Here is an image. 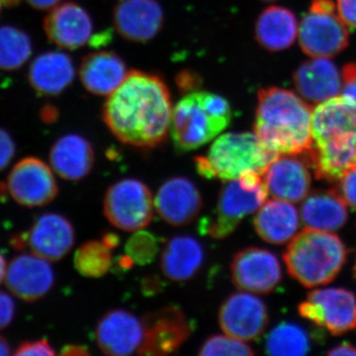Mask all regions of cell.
Returning <instances> with one entry per match:
<instances>
[{
  "mask_svg": "<svg viewBox=\"0 0 356 356\" xmlns=\"http://www.w3.org/2000/svg\"><path fill=\"white\" fill-rule=\"evenodd\" d=\"M172 102L161 77L139 70L107 96L103 120L115 137L129 146L154 149L170 134Z\"/></svg>",
  "mask_w": 356,
  "mask_h": 356,
  "instance_id": "obj_1",
  "label": "cell"
},
{
  "mask_svg": "<svg viewBox=\"0 0 356 356\" xmlns=\"http://www.w3.org/2000/svg\"><path fill=\"white\" fill-rule=\"evenodd\" d=\"M313 145L303 156L318 179L337 182L356 165V103L337 96L316 105Z\"/></svg>",
  "mask_w": 356,
  "mask_h": 356,
  "instance_id": "obj_2",
  "label": "cell"
},
{
  "mask_svg": "<svg viewBox=\"0 0 356 356\" xmlns=\"http://www.w3.org/2000/svg\"><path fill=\"white\" fill-rule=\"evenodd\" d=\"M313 108L301 96L287 89H261L254 133L269 151L278 156L305 154L313 145Z\"/></svg>",
  "mask_w": 356,
  "mask_h": 356,
  "instance_id": "obj_3",
  "label": "cell"
},
{
  "mask_svg": "<svg viewBox=\"0 0 356 356\" xmlns=\"http://www.w3.org/2000/svg\"><path fill=\"white\" fill-rule=\"evenodd\" d=\"M232 121V107L214 92L193 90L173 107L170 135L175 149L194 151L216 139Z\"/></svg>",
  "mask_w": 356,
  "mask_h": 356,
  "instance_id": "obj_4",
  "label": "cell"
},
{
  "mask_svg": "<svg viewBox=\"0 0 356 356\" xmlns=\"http://www.w3.org/2000/svg\"><path fill=\"white\" fill-rule=\"evenodd\" d=\"M346 257L348 250L339 236L307 228L290 241L283 255L290 276L308 288L332 282Z\"/></svg>",
  "mask_w": 356,
  "mask_h": 356,
  "instance_id": "obj_5",
  "label": "cell"
},
{
  "mask_svg": "<svg viewBox=\"0 0 356 356\" xmlns=\"http://www.w3.org/2000/svg\"><path fill=\"white\" fill-rule=\"evenodd\" d=\"M276 156L254 133L231 132L217 137L207 154L196 156L194 161L201 177L229 181L248 172L264 175Z\"/></svg>",
  "mask_w": 356,
  "mask_h": 356,
  "instance_id": "obj_6",
  "label": "cell"
},
{
  "mask_svg": "<svg viewBox=\"0 0 356 356\" xmlns=\"http://www.w3.org/2000/svg\"><path fill=\"white\" fill-rule=\"evenodd\" d=\"M267 196L268 191L261 173L248 172L226 181L220 191L216 208L199 222V232L217 240L228 238L245 217L259 210Z\"/></svg>",
  "mask_w": 356,
  "mask_h": 356,
  "instance_id": "obj_7",
  "label": "cell"
},
{
  "mask_svg": "<svg viewBox=\"0 0 356 356\" xmlns=\"http://www.w3.org/2000/svg\"><path fill=\"white\" fill-rule=\"evenodd\" d=\"M299 46L310 58H332L348 48L350 31L332 0H313L298 33Z\"/></svg>",
  "mask_w": 356,
  "mask_h": 356,
  "instance_id": "obj_8",
  "label": "cell"
},
{
  "mask_svg": "<svg viewBox=\"0 0 356 356\" xmlns=\"http://www.w3.org/2000/svg\"><path fill=\"white\" fill-rule=\"evenodd\" d=\"M103 210L115 228L136 232L146 228L153 220L154 202L144 182L125 178L109 187L103 201Z\"/></svg>",
  "mask_w": 356,
  "mask_h": 356,
  "instance_id": "obj_9",
  "label": "cell"
},
{
  "mask_svg": "<svg viewBox=\"0 0 356 356\" xmlns=\"http://www.w3.org/2000/svg\"><path fill=\"white\" fill-rule=\"evenodd\" d=\"M300 315L334 336L356 329V296L343 288H323L309 293L298 307Z\"/></svg>",
  "mask_w": 356,
  "mask_h": 356,
  "instance_id": "obj_10",
  "label": "cell"
},
{
  "mask_svg": "<svg viewBox=\"0 0 356 356\" xmlns=\"http://www.w3.org/2000/svg\"><path fill=\"white\" fill-rule=\"evenodd\" d=\"M7 193L24 207H42L55 200L58 186L54 170L35 156L20 159L7 177Z\"/></svg>",
  "mask_w": 356,
  "mask_h": 356,
  "instance_id": "obj_11",
  "label": "cell"
},
{
  "mask_svg": "<svg viewBox=\"0 0 356 356\" xmlns=\"http://www.w3.org/2000/svg\"><path fill=\"white\" fill-rule=\"evenodd\" d=\"M143 318L144 341L140 355L163 356L177 353L194 331V324L179 307L149 312Z\"/></svg>",
  "mask_w": 356,
  "mask_h": 356,
  "instance_id": "obj_12",
  "label": "cell"
},
{
  "mask_svg": "<svg viewBox=\"0 0 356 356\" xmlns=\"http://www.w3.org/2000/svg\"><path fill=\"white\" fill-rule=\"evenodd\" d=\"M232 280L238 289L254 294H269L280 285L282 268L280 259L266 248L250 247L234 255Z\"/></svg>",
  "mask_w": 356,
  "mask_h": 356,
  "instance_id": "obj_13",
  "label": "cell"
},
{
  "mask_svg": "<svg viewBox=\"0 0 356 356\" xmlns=\"http://www.w3.org/2000/svg\"><path fill=\"white\" fill-rule=\"evenodd\" d=\"M220 327L225 334L243 341H252L266 332L268 310L261 298L250 292L229 295L218 314Z\"/></svg>",
  "mask_w": 356,
  "mask_h": 356,
  "instance_id": "obj_14",
  "label": "cell"
},
{
  "mask_svg": "<svg viewBox=\"0 0 356 356\" xmlns=\"http://www.w3.org/2000/svg\"><path fill=\"white\" fill-rule=\"evenodd\" d=\"M144 332L143 318L124 309H113L98 321L96 343L105 355H131L139 353Z\"/></svg>",
  "mask_w": 356,
  "mask_h": 356,
  "instance_id": "obj_15",
  "label": "cell"
},
{
  "mask_svg": "<svg viewBox=\"0 0 356 356\" xmlns=\"http://www.w3.org/2000/svg\"><path fill=\"white\" fill-rule=\"evenodd\" d=\"M308 161L303 154H280L264 170V182L275 199L298 203L307 197L311 188Z\"/></svg>",
  "mask_w": 356,
  "mask_h": 356,
  "instance_id": "obj_16",
  "label": "cell"
},
{
  "mask_svg": "<svg viewBox=\"0 0 356 356\" xmlns=\"http://www.w3.org/2000/svg\"><path fill=\"white\" fill-rule=\"evenodd\" d=\"M159 216L172 226H185L193 222L203 208L200 191L184 177L168 178L159 186L154 197Z\"/></svg>",
  "mask_w": 356,
  "mask_h": 356,
  "instance_id": "obj_17",
  "label": "cell"
},
{
  "mask_svg": "<svg viewBox=\"0 0 356 356\" xmlns=\"http://www.w3.org/2000/svg\"><path fill=\"white\" fill-rule=\"evenodd\" d=\"M7 289L14 296L25 302L43 298L55 283V273L50 262L38 255L19 254L7 266Z\"/></svg>",
  "mask_w": 356,
  "mask_h": 356,
  "instance_id": "obj_18",
  "label": "cell"
},
{
  "mask_svg": "<svg viewBox=\"0 0 356 356\" xmlns=\"http://www.w3.org/2000/svg\"><path fill=\"white\" fill-rule=\"evenodd\" d=\"M44 30L51 43L64 50L83 48L93 36V21L76 2H64L51 9L44 20Z\"/></svg>",
  "mask_w": 356,
  "mask_h": 356,
  "instance_id": "obj_19",
  "label": "cell"
},
{
  "mask_svg": "<svg viewBox=\"0 0 356 356\" xmlns=\"http://www.w3.org/2000/svg\"><path fill=\"white\" fill-rule=\"evenodd\" d=\"M163 22V7L156 0H120L114 8L115 29L124 39L135 43L153 40Z\"/></svg>",
  "mask_w": 356,
  "mask_h": 356,
  "instance_id": "obj_20",
  "label": "cell"
},
{
  "mask_svg": "<svg viewBox=\"0 0 356 356\" xmlns=\"http://www.w3.org/2000/svg\"><path fill=\"white\" fill-rule=\"evenodd\" d=\"M26 236L33 254L49 261H60L76 243L72 222L58 213H44L37 218Z\"/></svg>",
  "mask_w": 356,
  "mask_h": 356,
  "instance_id": "obj_21",
  "label": "cell"
},
{
  "mask_svg": "<svg viewBox=\"0 0 356 356\" xmlns=\"http://www.w3.org/2000/svg\"><path fill=\"white\" fill-rule=\"evenodd\" d=\"M298 95L311 105H318L341 95L343 79L330 58H312L299 65L293 74Z\"/></svg>",
  "mask_w": 356,
  "mask_h": 356,
  "instance_id": "obj_22",
  "label": "cell"
},
{
  "mask_svg": "<svg viewBox=\"0 0 356 356\" xmlns=\"http://www.w3.org/2000/svg\"><path fill=\"white\" fill-rule=\"evenodd\" d=\"M27 77L38 95L58 96L74 83L76 67L72 58L64 51H44L32 60Z\"/></svg>",
  "mask_w": 356,
  "mask_h": 356,
  "instance_id": "obj_23",
  "label": "cell"
},
{
  "mask_svg": "<svg viewBox=\"0 0 356 356\" xmlns=\"http://www.w3.org/2000/svg\"><path fill=\"white\" fill-rule=\"evenodd\" d=\"M51 168L67 181H79L88 177L95 165V151L83 136L67 134L56 140L51 147Z\"/></svg>",
  "mask_w": 356,
  "mask_h": 356,
  "instance_id": "obj_24",
  "label": "cell"
},
{
  "mask_svg": "<svg viewBox=\"0 0 356 356\" xmlns=\"http://www.w3.org/2000/svg\"><path fill=\"white\" fill-rule=\"evenodd\" d=\"M129 74L125 62L117 54L99 51L84 58L79 67V79L88 92L109 96Z\"/></svg>",
  "mask_w": 356,
  "mask_h": 356,
  "instance_id": "obj_25",
  "label": "cell"
},
{
  "mask_svg": "<svg viewBox=\"0 0 356 356\" xmlns=\"http://www.w3.org/2000/svg\"><path fill=\"white\" fill-rule=\"evenodd\" d=\"M205 250L197 238L188 235L173 236L165 243L161 257V268L166 278L184 282L195 277L202 268Z\"/></svg>",
  "mask_w": 356,
  "mask_h": 356,
  "instance_id": "obj_26",
  "label": "cell"
},
{
  "mask_svg": "<svg viewBox=\"0 0 356 356\" xmlns=\"http://www.w3.org/2000/svg\"><path fill=\"white\" fill-rule=\"evenodd\" d=\"M300 214L291 202L273 199L259 208L254 219L257 235L271 245H284L298 234Z\"/></svg>",
  "mask_w": 356,
  "mask_h": 356,
  "instance_id": "obj_27",
  "label": "cell"
},
{
  "mask_svg": "<svg viewBox=\"0 0 356 356\" xmlns=\"http://www.w3.org/2000/svg\"><path fill=\"white\" fill-rule=\"evenodd\" d=\"M348 205L334 188L314 191L307 195L300 209L307 229L334 232L343 228L348 219Z\"/></svg>",
  "mask_w": 356,
  "mask_h": 356,
  "instance_id": "obj_28",
  "label": "cell"
},
{
  "mask_svg": "<svg viewBox=\"0 0 356 356\" xmlns=\"http://www.w3.org/2000/svg\"><path fill=\"white\" fill-rule=\"evenodd\" d=\"M298 33L296 16L285 7H267L255 22V40L261 48L268 51L290 48L298 37Z\"/></svg>",
  "mask_w": 356,
  "mask_h": 356,
  "instance_id": "obj_29",
  "label": "cell"
},
{
  "mask_svg": "<svg viewBox=\"0 0 356 356\" xmlns=\"http://www.w3.org/2000/svg\"><path fill=\"white\" fill-rule=\"evenodd\" d=\"M310 350L308 332L294 323H281L266 337V351L270 355L302 356L308 355Z\"/></svg>",
  "mask_w": 356,
  "mask_h": 356,
  "instance_id": "obj_30",
  "label": "cell"
},
{
  "mask_svg": "<svg viewBox=\"0 0 356 356\" xmlns=\"http://www.w3.org/2000/svg\"><path fill=\"white\" fill-rule=\"evenodd\" d=\"M31 37L13 25L0 27V70L14 72L21 69L31 58Z\"/></svg>",
  "mask_w": 356,
  "mask_h": 356,
  "instance_id": "obj_31",
  "label": "cell"
},
{
  "mask_svg": "<svg viewBox=\"0 0 356 356\" xmlns=\"http://www.w3.org/2000/svg\"><path fill=\"white\" fill-rule=\"evenodd\" d=\"M74 264L77 273L84 277H102L113 264L111 248L102 241H88L77 248Z\"/></svg>",
  "mask_w": 356,
  "mask_h": 356,
  "instance_id": "obj_32",
  "label": "cell"
},
{
  "mask_svg": "<svg viewBox=\"0 0 356 356\" xmlns=\"http://www.w3.org/2000/svg\"><path fill=\"white\" fill-rule=\"evenodd\" d=\"M159 238L149 231H136L125 245V254L138 266H147L159 254Z\"/></svg>",
  "mask_w": 356,
  "mask_h": 356,
  "instance_id": "obj_33",
  "label": "cell"
},
{
  "mask_svg": "<svg viewBox=\"0 0 356 356\" xmlns=\"http://www.w3.org/2000/svg\"><path fill=\"white\" fill-rule=\"evenodd\" d=\"M200 356H252L254 351L245 341L228 334H215L205 339L198 350Z\"/></svg>",
  "mask_w": 356,
  "mask_h": 356,
  "instance_id": "obj_34",
  "label": "cell"
},
{
  "mask_svg": "<svg viewBox=\"0 0 356 356\" xmlns=\"http://www.w3.org/2000/svg\"><path fill=\"white\" fill-rule=\"evenodd\" d=\"M336 184L334 191L346 205L356 212V165L348 170Z\"/></svg>",
  "mask_w": 356,
  "mask_h": 356,
  "instance_id": "obj_35",
  "label": "cell"
},
{
  "mask_svg": "<svg viewBox=\"0 0 356 356\" xmlns=\"http://www.w3.org/2000/svg\"><path fill=\"white\" fill-rule=\"evenodd\" d=\"M56 350L51 346L50 341L46 339H36V341H23L14 351V355H44L51 356L56 355Z\"/></svg>",
  "mask_w": 356,
  "mask_h": 356,
  "instance_id": "obj_36",
  "label": "cell"
},
{
  "mask_svg": "<svg viewBox=\"0 0 356 356\" xmlns=\"http://www.w3.org/2000/svg\"><path fill=\"white\" fill-rule=\"evenodd\" d=\"M16 154V145L13 136L0 127V172L10 165Z\"/></svg>",
  "mask_w": 356,
  "mask_h": 356,
  "instance_id": "obj_37",
  "label": "cell"
},
{
  "mask_svg": "<svg viewBox=\"0 0 356 356\" xmlns=\"http://www.w3.org/2000/svg\"><path fill=\"white\" fill-rule=\"evenodd\" d=\"M341 79L343 89L341 95L356 103V64L344 65L341 70Z\"/></svg>",
  "mask_w": 356,
  "mask_h": 356,
  "instance_id": "obj_38",
  "label": "cell"
},
{
  "mask_svg": "<svg viewBox=\"0 0 356 356\" xmlns=\"http://www.w3.org/2000/svg\"><path fill=\"white\" fill-rule=\"evenodd\" d=\"M15 317V303L11 295L0 291V330L6 329Z\"/></svg>",
  "mask_w": 356,
  "mask_h": 356,
  "instance_id": "obj_39",
  "label": "cell"
},
{
  "mask_svg": "<svg viewBox=\"0 0 356 356\" xmlns=\"http://www.w3.org/2000/svg\"><path fill=\"white\" fill-rule=\"evenodd\" d=\"M337 11L348 27L356 29V0H337Z\"/></svg>",
  "mask_w": 356,
  "mask_h": 356,
  "instance_id": "obj_40",
  "label": "cell"
},
{
  "mask_svg": "<svg viewBox=\"0 0 356 356\" xmlns=\"http://www.w3.org/2000/svg\"><path fill=\"white\" fill-rule=\"evenodd\" d=\"M165 283L156 275H149L145 277L142 281L143 293L147 296H154L163 291Z\"/></svg>",
  "mask_w": 356,
  "mask_h": 356,
  "instance_id": "obj_41",
  "label": "cell"
},
{
  "mask_svg": "<svg viewBox=\"0 0 356 356\" xmlns=\"http://www.w3.org/2000/svg\"><path fill=\"white\" fill-rule=\"evenodd\" d=\"M60 355L65 356L89 355L90 351H89L88 346H83V344H67L62 348Z\"/></svg>",
  "mask_w": 356,
  "mask_h": 356,
  "instance_id": "obj_42",
  "label": "cell"
},
{
  "mask_svg": "<svg viewBox=\"0 0 356 356\" xmlns=\"http://www.w3.org/2000/svg\"><path fill=\"white\" fill-rule=\"evenodd\" d=\"M30 6L38 10H49L62 3V0H26Z\"/></svg>",
  "mask_w": 356,
  "mask_h": 356,
  "instance_id": "obj_43",
  "label": "cell"
},
{
  "mask_svg": "<svg viewBox=\"0 0 356 356\" xmlns=\"http://www.w3.org/2000/svg\"><path fill=\"white\" fill-rule=\"evenodd\" d=\"M327 355H356V346L350 343H341L334 346L327 353Z\"/></svg>",
  "mask_w": 356,
  "mask_h": 356,
  "instance_id": "obj_44",
  "label": "cell"
},
{
  "mask_svg": "<svg viewBox=\"0 0 356 356\" xmlns=\"http://www.w3.org/2000/svg\"><path fill=\"white\" fill-rule=\"evenodd\" d=\"M178 83H179L180 88H185L191 92V91H193L192 88L197 86L198 81L197 79L192 76L191 74H181L179 79H178Z\"/></svg>",
  "mask_w": 356,
  "mask_h": 356,
  "instance_id": "obj_45",
  "label": "cell"
},
{
  "mask_svg": "<svg viewBox=\"0 0 356 356\" xmlns=\"http://www.w3.org/2000/svg\"><path fill=\"white\" fill-rule=\"evenodd\" d=\"M102 242L109 247L110 248H116L117 245L120 243V238H119L118 235L114 233H107L105 234L104 236H102Z\"/></svg>",
  "mask_w": 356,
  "mask_h": 356,
  "instance_id": "obj_46",
  "label": "cell"
},
{
  "mask_svg": "<svg viewBox=\"0 0 356 356\" xmlns=\"http://www.w3.org/2000/svg\"><path fill=\"white\" fill-rule=\"evenodd\" d=\"M10 346H9L6 337L0 334V356L10 355Z\"/></svg>",
  "mask_w": 356,
  "mask_h": 356,
  "instance_id": "obj_47",
  "label": "cell"
},
{
  "mask_svg": "<svg viewBox=\"0 0 356 356\" xmlns=\"http://www.w3.org/2000/svg\"><path fill=\"white\" fill-rule=\"evenodd\" d=\"M7 264L6 259H4L3 254L0 252V283L3 282L6 280Z\"/></svg>",
  "mask_w": 356,
  "mask_h": 356,
  "instance_id": "obj_48",
  "label": "cell"
},
{
  "mask_svg": "<svg viewBox=\"0 0 356 356\" xmlns=\"http://www.w3.org/2000/svg\"><path fill=\"white\" fill-rule=\"evenodd\" d=\"M2 2H3L6 6H15L19 3L20 0H2Z\"/></svg>",
  "mask_w": 356,
  "mask_h": 356,
  "instance_id": "obj_49",
  "label": "cell"
},
{
  "mask_svg": "<svg viewBox=\"0 0 356 356\" xmlns=\"http://www.w3.org/2000/svg\"><path fill=\"white\" fill-rule=\"evenodd\" d=\"M353 273H355V276L356 277V262H355V267H353Z\"/></svg>",
  "mask_w": 356,
  "mask_h": 356,
  "instance_id": "obj_50",
  "label": "cell"
},
{
  "mask_svg": "<svg viewBox=\"0 0 356 356\" xmlns=\"http://www.w3.org/2000/svg\"><path fill=\"white\" fill-rule=\"evenodd\" d=\"M1 8H2V0H0V13H1Z\"/></svg>",
  "mask_w": 356,
  "mask_h": 356,
  "instance_id": "obj_51",
  "label": "cell"
},
{
  "mask_svg": "<svg viewBox=\"0 0 356 356\" xmlns=\"http://www.w3.org/2000/svg\"><path fill=\"white\" fill-rule=\"evenodd\" d=\"M262 1L271 2L274 1V0H262Z\"/></svg>",
  "mask_w": 356,
  "mask_h": 356,
  "instance_id": "obj_52",
  "label": "cell"
}]
</instances>
